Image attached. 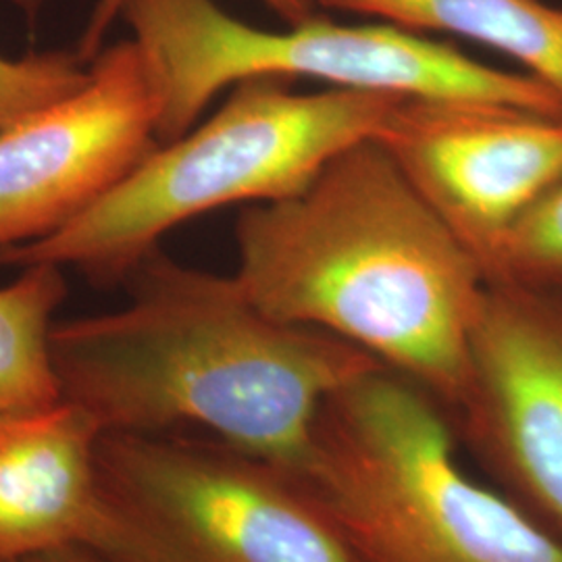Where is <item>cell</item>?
Here are the masks:
<instances>
[{"label":"cell","mask_w":562,"mask_h":562,"mask_svg":"<svg viewBox=\"0 0 562 562\" xmlns=\"http://www.w3.org/2000/svg\"><path fill=\"white\" fill-rule=\"evenodd\" d=\"M404 97L331 88L301 94L292 80L255 78L209 120L161 144L60 232L0 250V267L69 265L99 285L123 283L161 236L238 202L299 194L344 148L378 138Z\"/></svg>","instance_id":"cell-4"},{"label":"cell","mask_w":562,"mask_h":562,"mask_svg":"<svg viewBox=\"0 0 562 562\" xmlns=\"http://www.w3.org/2000/svg\"><path fill=\"white\" fill-rule=\"evenodd\" d=\"M106 522L120 562H355L301 480L196 434H102Z\"/></svg>","instance_id":"cell-6"},{"label":"cell","mask_w":562,"mask_h":562,"mask_svg":"<svg viewBox=\"0 0 562 562\" xmlns=\"http://www.w3.org/2000/svg\"><path fill=\"white\" fill-rule=\"evenodd\" d=\"M487 276L515 223L562 181V117L404 97L375 138Z\"/></svg>","instance_id":"cell-9"},{"label":"cell","mask_w":562,"mask_h":562,"mask_svg":"<svg viewBox=\"0 0 562 562\" xmlns=\"http://www.w3.org/2000/svg\"><path fill=\"white\" fill-rule=\"evenodd\" d=\"M101 438L97 419L69 401L0 417V562L101 538Z\"/></svg>","instance_id":"cell-10"},{"label":"cell","mask_w":562,"mask_h":562,"mask_svg":"<svg viewBox=\"0 0 562 562\" xmlns=\"http://www.w3.org/2000/svg\"><path fill=\"white\" fill-rule=\"evenodd\" d=\"M65 299L67 280L55 262L27 265L0 288V417L63 401L50 331Z\"/></svg>","instance_id":"cell-12"},{"label":"cell","mask_w":562,"mask_h":562,"mask_svg":"<svg viewBox=\"0 0 562 562\" xmlns=\"http://www.w3.org/2000/svg\"><path fill=\"white\" fill-rule=\"evenodd\" d=\"M554 278H562V181L515 223L487 281Z\"/></svg>","instance_id":"cell-14"},{"label":"cell","mask_w":562,"mask_h":562,"mask_svg":"<svg viewBox=\"0 0 562 562\" xmlns=\"http://www.w3.org/2000/svg\"><path fill=\"white\" fill-rule=\"evenodd\" d=\"M315 7L480 42L521 63L562 101V7L543 0H311Z\"/></svg>","instance_id":"cell-11"},{"label":"cell","mask_w":562,"mask_h":562,"mask_svg":"<svg viewBox=\"0 0 562 562\" xmlns=\"http://www.w3.org/2000/svg\"><path fill=\"white\" fill-rule=\"evenodd\" d=\"M276 15H280L281 20L288 25L301 23L308 18L315 15V4L311 0H262ZM127 4V0H99L94 4V11L90 15V20L86 23V30L81 34L80 44H78V55L83 63H92L101 55L104 48V38L109 34V30L113 27V23L121 18L123 7Z\"/></svg>","instance_id":"cell-15"},{"label":"cell","mask_w":562,"mask_h":562,"mask_svg":"<svg viewBox=\"0 0 562 562\" xmlns=\"http://www.w3.org/2000/svg\"><path fill=\"white\" fill-rule=\"evenodd\" d=\"M90 81V65L71 50L0 55V132L76 94Z\"/></svg>","instance_id":"cell-13"},{"label":"cell","mask_w":562,"mask_h":562,"mask_svg":"<svg viewBox=\"0 0 562 562\" xmlns=\"http://www.w3.org/2000/svg\"><path fill=\"white\" fill-rule=\"evenodd\" d=\"M130 23L153 81L161 144L188 134L211 101L255 78L327 81L334 88L401 97L469 99L562 117L542 81L471 59L387 21L341 25L308 18L265 32L227 15L215 0H127Z\"/></svg>","instance_id":"cell-5"},{"label":"cell","mask_w":562,"mask_h":562,"mask_svg":"<svg viewBox=\"0 0 562 562\" xmlns=\"http://www.w3.org/2000/svg\"><path fill=\"white\" fill-rule=\"evenodd\" d=\"M7 562H120L113 559L111 554H106L101 548H97L94 543L88 542H69L53 546V548H44L38 552H30L23 554L20 559Z\"/></svg>","instance_id":"cell-16"},{"label":"cell","mask_w":562,"mask_h":562,"mask_svg":"<svg viewBox=\"0 0 562 562\" xmlns=\"http://www.w3.org/2000/svg\"><path fill=\"white\" fill-rule=\"evenodd\" d=\"M159 102L134 41L102 48L76 94L0 132V250L78 220L161 142Z\"/></svg>","instance_id":"cell-8"},{"label":"cell","mask_w":562,"mask_h":562,"mask_svg":"<svg viewBox=\"0 0 562 562\" xmlns=\"http://www.w3.org/2000/svg\"><path fill=\"white\" fill-rule=\"evenodd\" d=\"M450 417L504 494L562 540V278L485 283Z\"/></svg>","instance_id":"cell-7"},{"label":"cell","mask_w":562,"mask_h":562,"mask_svg":"<svg viewBox=\"0 0 562 562\" xmlns=\"http://www.w3.org/2000/svg\"><path fill=\"white\" fill-rule=\"evenodd\" d=\"M355 562H562V540L473 480L452 417L378 364L325 404L294 473Z\"/></svg>","instance_id":"cell-3"},{"label":"cell","mask_w":562,"mask_h":562,"mask_svg":"<svg viewBox=\"0 0 562 562\" xmlns=\"http://www.w3.org/2000/svg\"><path fill=\"white\" fill-rule=\"evenodd\" d=\"M236 278L262 313L348 341L452 415L469 390L485 273L375 138L299 194L236 220Z\"/></svg>","instance_id":"cell-2"},{"label":"cell","mask_w":562,"mask_h":562,"mask_svg":"<svg viewBox=\"0 0 562 562\" xmlns=\"http://www.w3.org/2000/svg\"><path fill=\"white\" fill-rule=\"evenodd\" d=\"M120 311L53 325L63 401L102 434H196L296 473L325 401L383 364L311 327L281 323L236 276L150 248Z\"/></svg>","instance_id":"cell-1"},{"label":"cell","mask_w":562,"mask_h":562,"mask_svg":"<svg viewBox=\"0 0 562 562\" xmlns=\"http://www.w3.org/2000/svg\"><path fill=\"white\" fill-rule=\"evenodd\" d=\"M9 2L20 11L25 20L34 25L50 0H9Z\"/></svg>","instance_id":"cell-17"}]
</instances>
